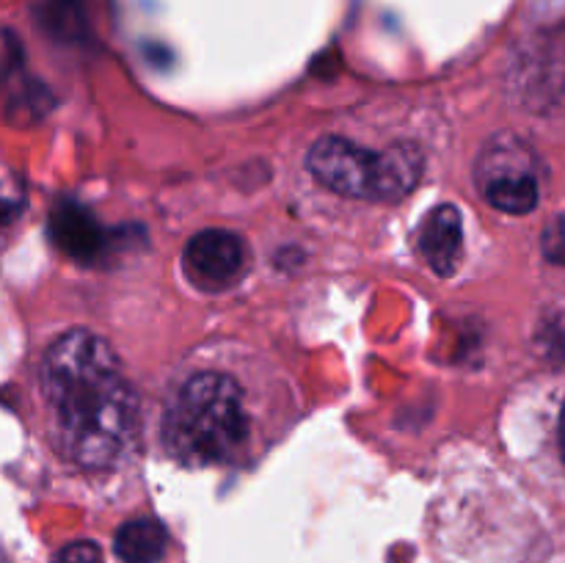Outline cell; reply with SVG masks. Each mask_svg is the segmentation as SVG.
<instances>
[{
    "label": "cell",
    "instance_id": "6da1fadb",
    "mask_svg": "<svg viewBox=\"0 0 565 563\" xmlns=\"http://www.w3.org/2000/svg\"><path fill=\"white\" fill-rule=\"evenodd\" d=\"M42 392L72 461L105 469L125 456L138 428V397L103 337L83 329L58 337L44 353Z\"/></svg>",
    "mask_w": 565,
    "mask_h": 563
},
{
    "label": "cell",
    "instance_id": "7a4b0ae2",
    "mask_svg": "<svg viewBox=\"0 0 565 563\" xmlns=\"http://www.w3.org/2000/svg\"><path fill=\"white\" fill-rule=\"evenodd\" d=\"M248 431L241 386L215 370L191 375L163 417L166 450L193 467L232 461L248 442Z\"/></svg>",
    "mask_w": 565,
    "mask_h": 563
},
{
    "label": "cell",
    "instance_id": "3957f363",
    "mask_svg": "<svg viewBox=\"0 0 565 563\" xmlns=\"http://www.w3.org/2000/svg\"><path fill=\"white\" fill-rule=\"evenodd\" d=\"M307 166L320 185L340 196L401 202L419 185L425 158L414 144L397 141L384 152H370L340 136L312 144Z\"/></svg>",
    "mask_w": 565,
    "mask_h": 563
},
{
    "label": "cell",
    "instance_id": "277c9868",
    "mask_svg": "<svg viewBox=\"0 0 565 563\" xmlns=\"http://www.w3.org/2000/svg\"><path fill=\"white\" fill-rule=\"evenodd\" d=\"M478 185L491 208L511 215L533 213L539 208L541 185L527 144L513 136L494 138L478 160Z\"/></svg>",
    "mask_w": 565,
    "mask_h": 563
},
{
    "label": "cell",
    "instance_id": "5b68a950",
    "mask_svg": "<svg viewBox=\"0 0 565 563\" xmlns=\"http://www.w3.org/2000/svg\"><path fill=\"white\" fill-rule=\"evenodd\" d=\"M248 268V248L241 235L230 230H202L182 252V270L199 290H226Z\"/></svg>",
    "mask_w": 565,
    "mask_h": 563
},
{
    "label": "cell",
    "instance_id": "8992f818",
    "mask_svg": "<svg viewBox=\"0 0 565 563\" xmlns=\"http://www.w3.org/2000/svg\"><path fill=\"white\" fill-rule=\"evenodd\" d=\"M419 252L439 276L456 274L463 252L461 210L452 204H439L430 210L428 219L419 226Z\"/></svg>",
    "mask_w": 565,
    "mask_h": 563
},
{
    "label": "cell",
    "instance_id": "52a82bcc",
    "mask_svg": "<svg viewBox=\"0 0 565 563\" xmlns=\"http://www.w3.org/2000/svg\"><path fill=\"white\" fill-rule=\"evenodd\" d=\"M50 232H53V241L70 257L92 259L103 252V230H99V224L86 210L72 202H61L53 210V215H50Z\"/></svg>",
    "mask_w": 565,
    "mask_h": 563
},
{
    "label": "cell",
    "instance_id": "ba28073f",
    "mask_svg": "<svg viewBox=\"0 0 565 563\" xmlns=\"http://www.w3.org/2000/svg\"><path fill=\"white\" fill-rule=\"evenodd\" d=\"M169 535L158 519H132L116 530L114 552L121 563H158Z\"/></svg>",
    "mask_w": 565,
    "mask_h": 563
},
{
    "label": "cell",
    "instance_id": "9c48e42d",
    "mask_svg": "<svg viewBox=\"0 0 565 563\" xmlns=\"http://www.w3.org/2000/svg\"><path fill=\"white\" fill-rule=\"evenodd\" d=\"M541 252L550 263L565 265V215H557L541 235Z\"/></svg>",
    "mask_w": 565,
    "mask_h": 563
},
{
    "label": "cell",
    "instance_id": "30bf717a",
    "mask_svg": "<svg viewBox=\"0 0 565 563\" xmlns=\"http://www.w3.org/2000/svg\"><path fill=\"white\" fill-rule=\"evenodd\" d=\"M53 563H103V552L94 541H72L55 555Z\"/></svg>",
    "mask_w": 565,
    "mask_h": 563
},
{
    "label": "cell",
    "instance_id": "8fae6325",
    "mask_svg": "<svg viewBox=\"0 0 565 563\" xmlns=\"http://www.w3.org/2000/svg\"><path fill=\"white\" fill-rule=\"evenodd\" d=\"M22 202V191L14 180H11L9 171L0 169V221L11 219L17 213Z\"/></svg>",
    "mask_w": 565,
    "mask_h": 563
},
{
    "label": "cell",
    "instance_id": "7c38bea8",
    "mask_svg": "<svg viewBox=\"0 0 565 563\" xmlns=\"http://www.w3.org/2000/svg\"><path fill=\"white\" fill-rule=\"evenodd\" d=\"M561 456L565 461V406H563V414H561Z\"/></svg>",
    "mask_w": 565,
    "mask_h": 563
}]
</instances>
